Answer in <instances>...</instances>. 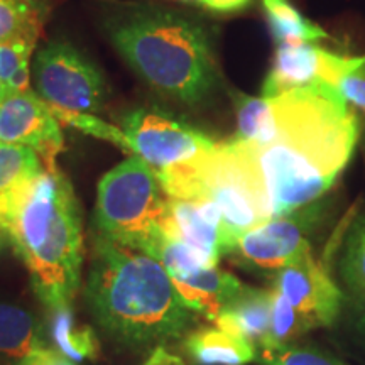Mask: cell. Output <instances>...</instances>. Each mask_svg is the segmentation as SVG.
<instances>
[{"label":"cell","mask_w":365,"mask_h":365,"mask_svg":"<svg viewBox=\"0 0 365 365\" xmlns=\"http://www.w3.org/2000/svg\"><path fill=\"white\" fill-rule=\"evenodd\" d=\"M234 105L230 143L257 178L272 218L330 195L362 135L357 112L336 88L235 93Z\"/></svg>","instance_id":"cell-1"},{"label":"cell","mask_w":365,"mask_h":365,"mask_svg":"<svg viewBox=\"0 0 365 365\" xmlns=\"http://www.w3.org/2000/svg\"><path fill=\"white\" fill-rule=\"evenodd\" d=\"M86 298L98 325L130 346L178 339L193 322L158 259L100 234L93 239Z\"/></svg>","instance_id":"cell-2"},{"label":"cell","mask_w":365,"mask_h":365,"mask_svg":"<svg viewBox=\"0 0 365 365\" xmlns=\"http://www.w3.org/2000/svg\"><path fill=\"white\" fill-rule=\"evenodd\" d=\"M4 228L41 303L49 312L70 307L81 279L83 228L78 200L65 173L46 170L24 191Z\"/></svg>","instance_id":"cell-3"},{"label":"cell","mask_w":365,"mask_h":365,"mask_svg":"<svg viewBox=\"0 0 365 365\" xmlns=\"http://www.w3.org/2000/svg\"><path fill=\"white\" fill-rule=\"evenodd\" d=\"M110 41L140 80L164 97L198 105L217 83L208 34L178 14H130L110 27Z\"/></svg>","instance_id":"cell-4"},{"label":"cell","mask_w":365,"mask_h":365,"mask_svg":"<svg viewBox=\"0 0 365 365\" xmlns=\"http://www.w3.org/2000/svg\"><path fill=\"white\" fill-rule=\"evenodd\" d=\"M166 196L207 200L222 217L225 254L230 255L244 234L271 220L257 178L230 140L196 161L156 173Z\"/></svg>","instance_id":"cell-5"},{"label":"cell","mask_w":365,"mask_h":365,"mask_svg":"<svg viewBox=\"0 0 365 365\" xmlns=\"http://www.w3.org/2000/svg\"><path fill=\"white\" fill-rule=\"evenodd\" d=\"M156 171L132 154L98 182L95 227L97 234L140 249L161 220L164 200Z\"/></svg>","instance_id":"cell-6"},{"label":"cell","mask_w":365,"mask_h":365,"mask_svg":"<svg viewBox=\"0 0 365 365\" xmlns=\"http://www.w3.org/2000/svg\"><path fill=\"white\" fill-rule=\"evenodd\" d=\"M335 195H327L287 215L267 220L244 234L230 255L255 271L277 272L313 249L312 239L335 213Z\"/></svg>","instance_id":"cell-7"},{"label":"cell","mask_w":365,"mask_h":365,"mask_svg":"<svg viewBox=\"0 0 365 365\" xmlns=\"http://www.w3.org/2000/svg\"><path fill=\"white\" fill-rule=\"evenodd\" d=\"M31 76L39 97L63 110L98 112L108 95L102 71L63 41H53L39 49Z\"/></svg>","instance_id":"cell-8"},{"label":"cell","mask_w":365,"mask_h":365,"mask_svg":"<svg viewBox=\"0 0 365 365\" xmlns=\"http://www.w3.org/2000/svg\"><path fill=\"white\" fill-rule=\"evenodd\" d=\"M122 130L130 153L143 158L156 173L196 161L218 144L166 113L145 108L130 112L124 118Z\"/></svg>","instance_id":"cell-9"},{"label":"cell","mask_w":365,"mask_h":365,"mask_svg":"<svg viewBox=\"0 0 365 365\" xmlns=\"http://www.w3.org/2000/svg\"><path fill=\"white\" fill-rule=\"evenodd\" d=\"M365 65L364 56H344L314 43L277 44L272 66L262 85V97L291 90L336 88L345 75Z\"/></svg>","instance_id":"cell-10"},{"label":"cell","mask_w":365,"mask_h":365,"mask_svg":"<svg viewBox=\"0 0 365 365\" xmlns=\"http://www.w3.org/2000/svg\"><path fill=\"white\" fill-rule=\"evenodd\" d=\"M272 287L313 328L335 325L346 301L344 289L333 279L325 261L314 255L313 249L279 269L274 276Z\"/></svg>","instance_id":"cell-11"},{"label":"cell","mask_w":365,"mask_h":365,"mask_svg":"<svg viewBox=\"0 0 365 365\" xmlns=\"http://www.w3.org/2000/svg\"><path fill=\"white\" fill-rule=\"evenodd\" d=\"M0 143L31 148L43 159L46 170H56L63 132L49 103L38 93L11 91L0 100Z\"/></svg>","instance_id":"cell-12"},{"label":"cell","mask_w":365,"mask_h":365,"mask_svg":"<svg viewBox=\"0 0 365 365\" xmlns=\"http://www.w3.org/2000/svg\"><path fill=\"white\" fill-rule=\"evenodd\" d=\"M159 227L166 235L195 250L208 266H217L225 254L220 212L207 200L166 196Z\"/></svg>","instance_id":"cell-13"},{"label":"cell","mask_w":365,"mask_h":365,"mask_svg":"<svg viewBox=\"0 0 365 365\" xmlns=\"http://www.w3.org/2000/svg\"><path fill=\"white\" fill-rule=\"evenodd\" d=\"M272 314V287L242 286L222 312L217 314L213 323L228 333L249 340L255 346H261L266 340Z\"/></svg>","instance_id":"cell-14"},{"label":"cell","mask_w":365,"mask_h":365,"mask_svg":"<svg viewBox=\"0 0 365 365\" xmlns=\"http://www.w3.org/2000/svg\"><path fill=\"white\" fill-rule=\"evenodd\" d=\"M182 303L191 312H198L208 319H215L222 308L239 293L244 282L232 272L215 267H198L195 271L171 277Z\"/></svg>","instance_id":"cell-15"},{"label":"cell","mask_w":365,"mask_h":365,"mask_svg":"<svg viewBox=\"0 0 365 365\" xmlns=\"http://www.w3.org/2000/svg\"><path fill=\"white\" fill-rule=\"evenodd\" d=\"M46 171L39 154L19 144L0 143V225L11 215L24 191Z\"/></svg>","instance_id":"cell-16"},{"label":"cell","mask_w":365,"mask_h":365,"mask_svg":"<svg viewBox=\"0 0 365 365\" xmlns=\"http://www.w3.org/2000/svg\"><path fill=\"white\" fill-rule=\"evenodd\" d=\"M185 352L195 365H247L259 357L254 344L218 327L188 333Z\"/></svg>","instance_id":"cell-17"},{"label":"cell","mask_w":365,"mask_h":365,"mask_svg":"<svg viewBox=\"0 0 365 365\" xmlns=\"http://www.w3.org/2000/svg\"><path fill=\"white\" fill-rule=\"evenodd\" d=\"M44 17L38 0H0V44L36 48Z\"/></svg>","instance_id":"cell-18"},{"label":"cell","mask_w":365,"mask_h":365,"mask_svg":"<svg viewBox=\"0 0 365 365\" xmlns=\"http://www.w3.org/2000/svg\"><path fill=\"white\" fill-rule=\"evenodd\" d=\"M262 7L276 44L318 43L328 39L327 31L304 17L289 0H262Z\"/></svg>","instance_id":"cell-19"},{"label":"cell","mask_w":365,"mask_h":365,"mask_svg":"<svg viewBox=\"0 0 365 365\" xmlns=\"http://www.w3.org/2000/svg\"><path fill=\"white\" fill-rule=\"evenodd\" d=\"M43 346L33 314L16 304L0 303V354L22 360Z\"/></svg>","instance_id":"cell-20"},{"label":"cell","mask_w":365,"mask_h":365,"mask_svg":"<svg viewBox=\"0 0 365 365\" xmlns=\"http://www.w3.org/2000/svg\"><path fill=\"white\" fill-rule=\"evenodd\" d=\"M49 336L56 349L75 362L95 359L98 355L100 345L93 328L80 325L73 317L70 307L51 309L49 318Z\"/></svg>","instance_id":"cell-21"},{"label":"cell","mask_w":365,"mask_h":365,"mask_svg":"<svg viewBox=\"0 0 365 365\" xmlns=\"http://www.w3.org/2000/svg\"><path fill=\"white\" fill-rule=\"evenodd\" d=\"M339 274L346 293L365 286V208L346 227L339 257Z\"/></svg>","instance_id":"cell-22"},{"label":"cell","mask_w":365,"mask_h":365,"mask_svg":"<svg viewBox=\"0 0 365 365\" xmlns=\"http://www.w3.org/2000/svg\"><path fill=\"white\" fill-rule=\"evenodd\" d=\"M312 330L313 327L296 312L293 304L279 291L272 287L271 327H269L266 340L259 346L257 352H261V350H279L284 349V346L298 344L301 336Z\"/></svg>","instance_id":"cell-23"},{"label":"cell","mask_w":365,"mask_h":365,"mask_svg":"<svg viewBox=\"0 0 365 365\" xmlns=\"http://www.w3.org/2000/svg\"><path fill=\"white\" fill-rule=\"evenodd\" d=\"M257 359L262 365H349L328 350L312 344H293L279 350H261Z\"/></svg>","instance_id":"cell-24"},{"label":"cell","mask_w":365,"mask_h":365,"mask_svg":"<svg viewBox=\"0 0 365 365\" xmlns=\"http://www.w3.org/2000/svg\"><path fill=\"white\" fill-rule=\"evenodd\" d=\"M31 46L0 44V80L6 81L12 91L29 90L31 80Z\"/></svg>","instance_id":"cell-25"},{"label":"cell","mask_w":365,"mask_h":365,"mask_svg":"<svg viewBox=\"0 0 365 365\" xmlns=\"http://www.w3.org/2000/svg\"><path fill=\"white\" fill-rule=\"evenodd\" d=\"M51 107V105H49ZM51 110L54 113V117L58 118V122H63V124L76 127L85 134H90L93 137H98V139L108 140V143H113L117 145H120L122 149L130 150L129 149V140L124 134V130L117 129L107 122L100 120V118L93 117L91 113H85V112H70V110H63V108H56L51 107Z\"/></svg>","instance_id":"cell-26"},{"label":"cell","mask_w":365,"mask_h":365,"mask_svg":"<svg viewBox=\"0 0 365 365\" xmlns=\"http://www.w3.org/2000/svg\"><path fill=\"white\" fill-rule=\"evenodd\" d=\"M336 91L355 112H362L365 115V65L345 75L339 83Z\"/></svg>","instance_id":"cell-27"},{"label":"cell","mask_w":365,"mask_h":365,"mask_svg":"<svg viewBox=\"0 0 365 365\" xmlns=\"http://www.w3.org/2000/svg\"><path fill=\"white\" fill-rule=\"evenodd\" d=\"M345 294L354 330L365 340V286Z\"/></svg>","instance_id":"cell-28"},{"label":"cell","mask_w":365,"mask_h":365,"mask_svg":"<svg viewBox=\"0 0 365 365\" xmlns=\"http://www.w3.org/2000/svg\"><path fill=\"white\" fill-rule=\"evenodd\" d=\"M19 365H76L75 360L66 357L59 350L54 349H39L19 360Z\"/></svg>","instance_id":"cell-29"},{"label":"cell","mask_w":365,"mask_h":365,"mask_svg":"<svg viewBox=\"0 0 365 365\" xmlns=\"http://www.w3.org/2000/svg\"><path fill=\"white\" fill-rule=\"evenodd\" d=\"M196 4L212 12H239L250 4V0H196Z\"/></svg>","instance_id":"cell-30"},{"label":"cell","mask_w":365,"mask_h":365,"mask_svg":"<svg viewBox=\"0 0 365 365\" xmlns=\"http://www.w3.org/2000/svg\"><path fill=\"white\" fill-rule=\"evenodd\" d=\"M143 365H185V362L178 355L168 352L164 346H158Z\"/></svg>","instance_id":"cell-31"},{"label":"cell","mask_w":365,"mask_h":365,"mask_svg":"<svg viewBox=\"0 0 365 365\" xmlns=\"http://www.w3.org/2000/svg\"><path fill=\"white\" fill-rule=\"evenodd\" d=\"M7 245H11V242H9V235H7L6 228L0 225V252H2Z\"/></svg>","instance_id":"cell-32"},{"label":"cell","mask_w":365,"mask_h":365,"mask_svg":"<svg viewBox=\"0 0 365 365\" xmlns=\"http://www.w3.org/2000/svg\"><path fill=\"white\" fill-rule=\"evenodd\" d=\"M360 139H364V148H365V122L362 124V135H360Z\"/></svg>","instance_id":"cell-33"},{"label":"cell","mask_w":365,"mask_h":365,"mask_svg":"<svg viewBox=\"0 0 365 365\" xmlns=\"http://www.w3.org/2000/svg\"><path fill=\"white\" fill-rule=\"evenodd\" d=\"M185 2H195L196 4V0H185Z\"/></svg>","instance_id":"cell-34"}]
</instances>
